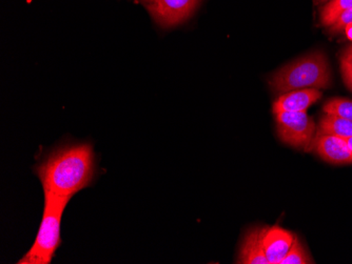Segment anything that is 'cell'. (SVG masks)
I'll return each mask as SVG.
<instances>
[{"mask_svg": "<svg viewBox=\"0 0 352 264\" xmlns=\"http://www.w3.org/2000/svg\"><path fill=\"white\" fill-rule=\"evenodd\" d=\"M342 59H345V60L352 61V45H349L343 53V57Z\"/></svg>", "mask_w": 352, "mask_h": 264, "instance_id": "2e32d148", "label": "cell"}, {"mask_svg": "<svg viewBox=\"0 0 352 264\" xmlns=\"http://www.w3.org/2000/svg\"><path fill=\"white\" fill-rule=\"evenodd\" d=\"M331 84V72L326 55L321 51L292 61L274 73L269 80L278 94L302 88H326Z\"/></svg>", "mask_w": 352, "mask_h": 264, "instance_id": "7a4b0ae2", "label": "cell"}, {"mask_svg": "<svg viewBox=\"0 0 352 264\" xmlns=\"http://www.w3.org/2000/svg\"><path fill=\"white\" fill-rule=\"evenodd\" d=\"M311 149L332 165L352 163V154L345 139L337 136H316L311 141ZM310 147V145H309Z\"/></svg>", "mask_w": 352, "mask_h": 264, "instance_id": "8992f818", "label": "cell"}, {"mask_svg": "<svg viewBox=\"0 0 352 264\" xmlns=\"http://www.w3.org/2000/svg\"><path fill=\"white\" fill-rule=\"evenodd\" d=\"M201 0H147L148 10L158 25L175 27L190 19Z\"/></svg>", "mask_w": 352, "mask_h": 264, "instance_id": "5b68a950", "label": "cell"}, {"mask_svg": "<svg viewBox=\"0 0 352 264\" xmlns=\"http://www.w3.org/2000/svg\"><path fill=\"white\" fill-rule=\"evenodd\" d=\"M45 196L71 199L88 188L96 175V161L90 143L61 145L47 153L35 167Z\"/></svg>", "mask_w": 352, "mask_h": 264, "instance_id": "6da1fadb", "label": "cell"}, {"mask_svg": "<svg viewBox=\"0 0 352 264\" xmlns=\"http://www.w3.org/2000/svg\"><path fill=\"white\" fill-rule=\"evenodd\" d=\"M314 263L305 248L300 244L298 238H294L289 252L285 256L280 264H309Z\"/></svg>", "mask_w": 352, "mask_h": 264, "instance_id": "4fadbf2b", "label": "cell"}, {"mask_svg": "<svg viewBox=\"0 0 352 264\" xmlns=\"http://www.w3.org/2000/svg\"><path fill=\"white\" fill-rule=\"evenodd\" d=\"M327 115L338 116L352 121V101L344 98H332L326 102L323 108Z\"/></svg>", "mask_w": 352, "mask_h": 264, "instance_id": "7c38bea8", "label": "cell"}, {"mask_svg": "<svg viewBox=\"0 0 352 264\" xmlns=\"http://www.w3.org/2000/svg\"><path fill=\"white\" fill-rule=\"evenodd\" d=\"M326 1H330V0H316V3H326Z\"/></svg>", "mask_w": 352, "mask_h": 264, "instance_id": "d6986e66", "label": "cell"}, {"mask_svg": "<svg viewBox=\"0 0 352 264\" xmlns=\"http://www.w3.org/2000/svg\"><path fill=\"white\" fill-rule=\"evenodd\" d=\"M144 1H145V3H146V1H147V0H144Z\"/></svg>", "mask_w": 352, "mask_h": 264, "instance_id": "ffe728a7", "label": "cell"}, {"mask_svg": "<svg viewBox=\"0 0 352 264\" xmlns=\"http://www.w3.org/2000/svg\"><path fill=\"white\" fill-rule=\"evenodd\" d=\"M352 25V9L347 10L344 12L341 16L338 19V21L329 27L330 32L334 33H342L345 31L347 27H349Z\"/></svg>", "mask_w": 352, "mask_h": 264, "instance_id": "5bb4252c", "label": "cell"}, {"mask_svg": "<svg viewBox=\"0 0 352 264\" xmlns=\"http://www.w3.org/2000/svg\"><path fill=\"white\" fill-rule=\"evenodd\" d=\"M337 136L347 139L352 137V121L338 117V116L325 114L318 125L316 136Z\"/></svg>", "mask_w": 352, "mask_h": 264, "instance_id": "30bf717a", "label": "cell"}, {"mask_svg": "<svg viewBox=\"0 0 352 264\" xmlns=\"http://www.w3.org/2000/svg\"><path fill=\"white\" fill-rule=\"evenodd\" d=\"M296 236L289 230L280 226H274L266 228L264 234L265 254L268 258L269 263L280 264L285 256L289 252Z\"/></svg>", "mask_w": 352, "mask_h": 264, "instance_id": "52a82bcc", "label": "cell"}, {"mask_svg": "<svg viewBox=\"0 0 352 264\" xmlns=\"http://www.w3.org/2000/svg\"><path fill=\"white\" fill-rule=\"evenodd\" d=\"M318 88H302L282 94L274 104V113L306 112L308 108L321 99Z\"/></svg>", "mask_w": 352, "mask_h": 264, "instance_id": "ba28073f", "label": "cell"}, {"mask_svg": "<svg viewBox=\"0 0 352 264\" xmlns=\"http://www.w3.org/2000/svg\"><path fill=\"white\" fill-rule=\"evenodd\" d=\"M280 141L296 149H307L316 131L314 119L306 112H282L276 114Z\"/></svg>", "mask_w": 352, "mask_h": 264, "instance_id": "277c9868", "label": "cell"}, {"mask_svg": "<svg viewBox=\"0 0 352 264\" xmlns=\"http://www.w3.org/2000/svg\"><path fill=\"white\" fill-rule=\"evenodd\" d=\"M352 9V0H330L322 9L320 21L322 25L329 29L344 12Z\"/></svg>", "mask_w": 352, "mask_h": 264, "instance_id": "8fae6325", "label": "cell"}, {"mask_svg": "<svg viewBox=\"0 0 352 264\" xmlns=\"http://www.w3.org/2000/svg\"><path fill=\"white\" fill-rule=\"evenodd\" d=\"M341 71L344 82L352 91V61L341 59Z\"/></svg>", "mask_w": 352, "mask_h": 264, "instance_id": "9a60e30c", "label": "cell"}, {"mask_svg": "<svg viewBox=\"0 0 352 264\" xmlns=\"http://www.w3.org/2000/svg\"><path fill=\"white\" fill-rule=\"evenodd\" d=\"M70 199L45 196L43 219L34 243L19 264H50L61 243L63 215Z\"/></svg>", "mask_w": 352, "mask_h": 264, "instance_id": "3957f363", "label": "cell"}, {"mask_svg": "<svg viewBox=\"0 0 352 264\" xmlns=\"http://www.w3.org/2000/svg\"><path fill=\"white\" fill-rule=\"evenodd\" d=\"M346 31H347V34H348V36H349V38H351V37H352V29H349V27H348V29H346Z\"/></svg>", "mask_w": 352, "mask_h": 264, "instance_id": "ac0fdd59", "label": "cell"}, {"mask_svg": "<svg viewBox=\"0 0 352 264\" xmlns=\"http://www.w3.org/2000/svg\"><path fill=\"white\" fill-rule=\"evenodd\" d=\"M346 143H347L348 147H349L350 152L352 154V137L347 138L345 139Z\"/></svg>", "mask_w": 352, "mask_h": 264, "instance_id": "e0dca14e", "label": "cell"}, {"mask_svg": "<svg viewBox=\"0 0 352 264\" xmlns=\"http://www.w3.org/2000/svg\"><path fill=\"white\" fill-rule=\"evenodd\" d=\"M265 230L266 228H256L247 232L239 250L237 263L270 264L265 254L264 243H263Z\"/></svg>", "mask_w": 352, "mask_h": 264, "instance_id": "9c48e42d", "label": "cell"}]
</instances>
